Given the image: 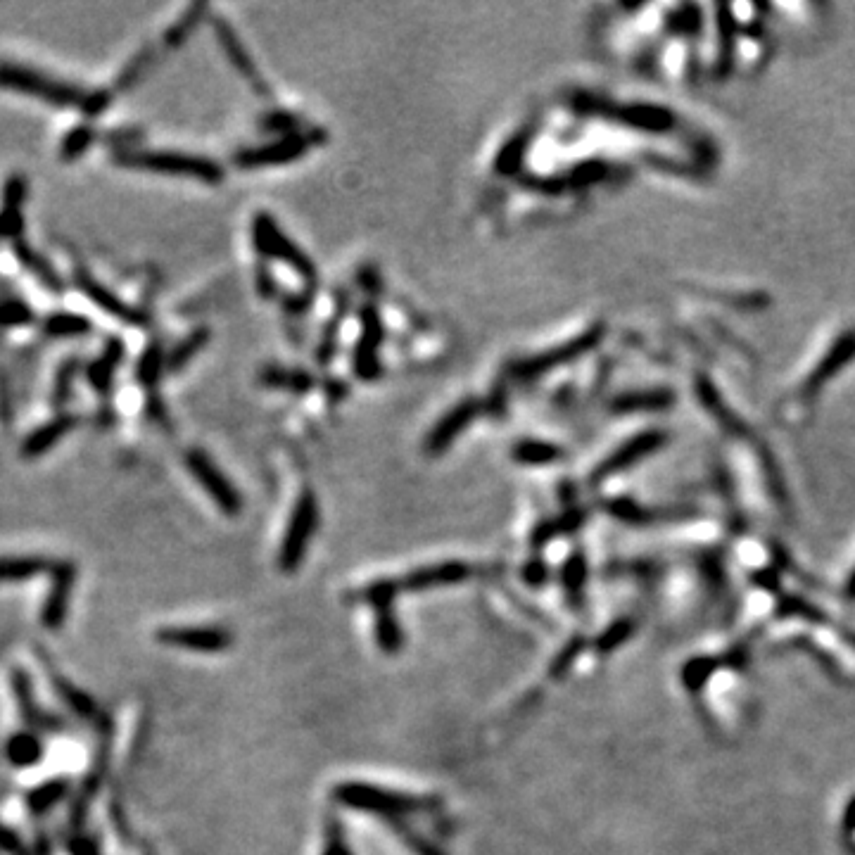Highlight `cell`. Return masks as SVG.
Segmentation results:
<instances>
[{
    "mask_svg": "<svg viewBox=\"0 0 855 855\" xmlns=\"http://www.w3.org/2000/svg\"><path fill=\"white\" fill-rule=\"evenodd\" d=\"M333 798L347 808L378 815L380 820L390 822V825L392 822H402L404 817L411 813H423V810H433L440 806V801H435V798L399 794V791L359 782L338 784V787L333 789Z\"/></svg>",
    "mask_w": 855,
    "mask_h": 855,
    "instance_id": "cell-1",
    "label": "cell"
},
{
    "mask_svg": "<svg viewBox=\"0 0 855 855\" xmlns=\"http://www.w3.org/2000/svg\"><path fill=\"white\" fill-rule=\"evenodd\" d=\"M117 162L131 169L155 171L164 176H183V179H198L202 183H219L224 179V169L214 160L186 152L169 150H126L119 152Z\"/></svg>",
    "mask_w": 855,
    "mask_h": 855,
    "instance_id": "cell-2",
    "label": "cell"
},
{
    "mask_svg": "<svg viewBox=\"0 0 855 855\" xmlns=\"http://www.w3.org/2000/svg\"><path fill=\"white\" fill-rule=\"evenodd\" d=\"M0 88L17 91L55 107H72L84 103L86 93L67 81L38 72V69L15 65V62H0Z\"/></svg>",
    "mask_w": 855,
    "mask_h": 855,
    "instance_id": "cell-3",
    "label": "cell"
},
{
    "mask_svg": "<svg viewBox=\"0 0 855 855\" xmlns=\"http://www.w3.org/2000/svg\"><path fill=\"white\" fill-rule=\"evenodd\" d=\"M316 528H319V504H316L312 490H304L300 499H297L288 528H285L281 554H278V566H281L283 573H295L304 556H307V547L312 542Z\"/></svg>",
    "mask_w": 855,
    "mask_h": 855,
    "instance_id": "cell-4",
    "label": "cell"
},
{
    "mask_svg": "<svg viewBox=\"0 0 855 855\" xmlns=\"http://www.w3.org/2000/svg\"><path fill=\"white\" fill-rule=\"evenodd\" d=\"M186 466L188 471L193 473V478L202 485V490L212 497V502L217 504L226 516H238L240 509H243V499H240V494L236 487H233L231 480L219 471L217 464H214L205 452H200V449L188 452Z\"/></svg>",
    "mask_w": 855,
    "mask_h": 855,
    "instance_id": "cell-5",
    "label": "cell"
},
{
    "mask_svg": "<svg viewBox=\"0 0 855 855\" xmlns=\"http://www.w3.org/2000/svg\"><path fill=\"white\" fill-rule=\"evenodd\" d=\"M255 245L257 250L262 252L264 257L271 259H281V262L290 264L293 269L300 271L304 276H314V266L309 262L307 255H302L300 250H297V245L290 240L288 236H283L281 231H278V224L274 219L269 217V214H259L255 219Z\"/></svg>",
    "mask_w": 855,
    "mask_h": 855,
    "instance_id": "cell-6",
    "label": "cell"
},
{
    "mask_svg": "<svg viewBox=\"0 0 855 855\" xmlns=\"http://www.w3.org/2000/svg\"><path fill=\"white\" fill-rule=\"evenodd\" d=\"M157 639L164 646H174V649L195 651V654H221V651L231 649V632L224 627H162L157 632Z\"/></svg>",
    "mask_w": 855,
    "mask_h": 855,
    "instance_id": "cell-7",
    "label": "cell"
},
{
    "mask_svg": "<svg viewBox=\"0 0 855 855\" xmlns=\"http://www.w3.org/2000/svg\"><path fill=\"white\" fill-rule=\"evenodd\" d=\"M665 442V435L661 430H646V433H639L632 437L630 442H625V445H620L616 452H613L604 464L597 466V471H594V483H604V480L613 478V475H618L620 471H625V468H632L639 461L646 459L649 454H654L658 447H661Z\"/></svg>",
    "mask_w": 855,
    "mask_h": 855,
    "instance_id": "cell-8",
    "label": "cell"
},
{
    "mask_svg": "<svg viewBox=\"0 0 855 855\" xmlns=\"http://www.w3.org/2000/svg\"><path fill=\"white\" fill-rule=\"evenodd\" d=\"M50 575H53V580H50V592L46 597V604H43L41 623L46 625L48 630H60L69 611V599H72V589L76 582V568L72 563H57V566L50 568Z\"/></svg>",
    "mask_w": 855,
    "mask_h": 855,
    "instance_id": "cell-9",
    "label": "cell"
},
{
    "mask_svg": "<svg viewBox=\"0 0 855 855\" xmlns=\"http://www.w3.org/2000/svg\"><path fill=\"white\" fill-rule=\"evenodd\" d=\"M76 285H79V290L88 297V300L98 304V307L110 316H117L119 321L129 323V326H143V323L148 321V316H145L143 312H138L133 304L124 302L119 295H114L110 288H105V285L100 283L98 278H93L91 274H88L86 269L76 271Z\"/></svg>",
    "mask_w": 855,
    "mask_h": 855,
    "instance_id": "cell-10",
    "label": "cell"
},
{
    "mask_svg": "<svg viewBox=\"0 0 855 855\" xmlns=\"http://www.w3.org/2000/svg\"><path fill=\"white\" fill-rule=\"evenodd\" d=\"M599 338H601V328L587 331L585 335H580V338L566 342V345H559V347H554V350H547V352L537 354V357L528 359L525 364L518 366V373H521V376H540V373L559 369V366L568 364L570 359L580 357V354L592 350V347L599 342Z\"/></svg>",
    "mask_w": 855,
    "mask_h": 855,
    "instance_id": "cell-11",
    "label": "cell"
},
{
    "mask_svg": "<svg viewBox=\"0 0 855 855\" xmlns=\"http://www.w3.org/2000/svg\"><path fill=\"white\" fill-rule=\"evenodd\" d=\"M473 573H475L473 566H468L464 561H445V563H437V566H428V568L416 570V573H411L409 578L404 580V587L411 589V592H423V589L464 582L471 578Z\"/></svg>",
    "mask_w": 855,
    "mask_h": 855,
    "instance_id": "cell-12",
    "label": "cell"
},
{
    "mask_svg": "<svg viewBox=\"0 0 855 855\" xmlns=\"http://www.w3.org/2000/svg\"><path fill=\"white\" fill-rule=\"evenodd\" d=\"M475 414H478V404H475L473 399H466V402H461L459 407H454L452 411H449V414L442 418V421L437 423L433 430H430L428 442H426L428 452L437 454V452H442L445 447L452 445V442L456 440V435L464 433V430L468 428V423H471L475 418Z\"/></svg>",
    "mask_w": 855,
    "mask_h": 855,
    "instance_id": "cell-13",
    "label": "cell"
},
{
    "mask_svg": "<svg viewBox=\"0 0 855 855\" xmlns=\"http://www.w3.org/2000/svg\"><path fill=\"white\" fill-rule=\"evenodd\" d=\"M304 150H307V141H304V138H300V136H288V138H281V141H276V143L264 145V148L240 152L236 162L240 164V167H264V164H285V162H293L300 155H304Z\"/></svg>",
    "mask_w": 855,
    "mask_h": 855,
    "instance_id": "cell-14",
    "label": "cell"
},
{
    "mask_svg": "<svg viewBox=\"0 0 855 855\" xmlns=\"http://www.w3.org/2000/svg\"><path fill=\"white\" fill-rule=\"evenodd\" d=\"M380 340H383V326H380L376 312H373V309H366L359 347H357V354H354V369H357L359 376L373 378L378 373Z\"/></svg>",
    "mask_w": 855,
    "mask_h": 855,
    "instance_id": "cell-15",
    "label": "cell"
},
{
    "mask_svg": "<svg viewBox=\"0 0 855 855\" xmlns=\"http://www.w3.org/2000/svg\"><path fill=\"white\" fill-rule=\"evenodd\" d=\"M24 195H27V181L22 176H10L0 205V238H15L22 231Z\"/></svg>",
    "mask_w": 855,
    "mask_h": 855,
    "instance_id": "cell-16",
    "label": "cell"
},
{
    "mask_svg": "<svg viewBox=\"0 0 855 855\" xmlns=\"http://www.w3.org/2000/svg\"><path fill=\"white\" fill-rule=\"evenodd\" d=\"M76 423H79V418L76 416H69V414L55 416L53 421L43 423V426L36 428L34 433H29V437L22 445V454L27 456V459H36V456L48 452L50 447H55L57 442H60L62 437L76 426Z\"/></svg>",
    "mask_w": 855,
    "mask_h": 855,
    "instance_id": "cell-17",
    "label": "cell"
},
{
    "mask_svg": "<svg viewBox=\"0 0 855 855\" xmlns=\"http://www.w3.org/2000/svg\"><path fill=\"white\" fill-rule=\"evenodd\" d=\"M855 357V335H846V338H841L832 350L827 352V357L822 359V364L817 366V369L810 373L808 383H806V392H815L820 390L822 385L827 383L829 378L834 376V373H839L844 366Z\"/></svg>",
    "mask_w": 855,
    "mask_h": 855,
    "instance_id": "cell-18",
    "label": "cell"
},
{
    "mask_svg": "<svg viewBox=\"0 0 855 855\" xmlns=\"http://www.w3.org/2000/svg\"><path fill=\"white\" fill-rule=\"evenodd\" d=\"M620 119H623L625 124L635 126V129L651 131V133L668 131L670 126H673V114L663 110V107H654V105L623 107V110H620Z\"/></svg>",
    "mask_w": 855,
    "mask_h": 855,
    "instance_id": "cell-19",
    "label": "cell"
},
{
    "mask_svg": "<svg viewBox=\"0 0 855 855\" xmlns=\"http://www.w3.org/2000/svg\"><path fill=\"white\" fill-rule=\"evenodd\" d=\"M122 357H124L122 340L114 338V340L107 342L103 354H100V357L95 359V364H91V369H88V380H91V385L95 390L110 388L114 373H117L119 364H122Z\"/></svg>",
    "mask_w": 855,
    "mask_h": 855,
    "instance_id": "cell-20",
    "label": "cell"
},
{
    "mask_svg": "<svg viewBox=\"0 0 855 855\" xmlns=\"http://www.w3.org/2000/svg\"><path fill=\"white\" fill-rule=\"evenodd\" d=\"M53 568L46 559L38 556H3L0 559V582H24L36 578V575L48 573Z\"/></svg>",
    "mask_w": 855,
    "mask_h": 855,
    "instance_id": "cell-21",
    "label": "cell"
},
{
    "mask_svg": "<svg viewBox=\"0 0 855 855\" xmlns=\"http://www.w3.org/2000/svg\"><path fill=\"white\" fill-rule=\"evenodd\" d=\"M373 611H376L378 646L385 651V654H397V651L402 649V630H399V623L395 613H392V606H378L373 608Z\"/></svg>",
    "mask_w": 855,
    "mask_h": 855,
    "instance_id": "cell-22",
    "label": "cell"
},
{
    "mask_svg": "<svg viewBox=\"0 0 855 855\" xmlns=\"http://www.w3.org/2000/svg\"><path fill=\"white\" fill-rule=\"evenodd\" d=\"M207 340H209L207 328H198V331L190 333L188 338H183L167 357V369L169 371H181L183 366H186L188 361L193 359L195 354H198L202 347L207 345Z\"/></svg>",
    "mask_w": 855,
    "mask_h": 855,
    "instance_id": "cell-23",
    "label": "cell"
},
{
    "mask_svg": "<svg viewBox=\"0 0 855 855\" xmlns=\"http://www.w3.org/2000/svg\"><path fill=\"white\" fill-rule=\"evenodd\" d=\"M217 36H219L221 46L226 48L228 57H231V60H233V65H236L243 74L250 76V79H255L257 72H255V67H252L250 55L245 53L243 43L238 41L236 34H233V29L228 27V24H224V22H217Z\"/></svg>",
    "mask_w": 855,
    "mask_h": 855,
    "instance_id": "cell-24",
    "label": "cell"
},
{
    "mask_svg": "<svg viewBox=\"0 0 855 855\" xmlns=\"http://www.w3.org/2000/svg\"><path fill=\"white\" fill-rule=\"evenodd\" d=\"M46 331L57 338H74V335H86L91 331V321L79 314H53L46 319Z\"/></svg>",
    "mask_w": 855,
    "mask_h": 855,
    "instance_id": "cell-25",
    "label": "cell"
},
{
    "mask_svg": "<svg viewBox=\"0 0 855 855\" xmlns=\"http://www.w3.org/2000/svg\"><path fill=\"white\" fill-rule=\"evenodd\" d=\"M513 456H516L518 461H523V464L540 466V464H551V461H556L561 456V452L554 445H549V442L525 440L521 445H516Z\"/></svg>",
    "mask_w": 855,
    "mask_h": 855,
    "instance_id": "cell-26",
    "label": "cell"
},
{
    "mask_svg": "<svg viewBox=\"0 0 855 855\" xmlns=\"http://www.w3.org/2000/svg\"><path fill=\"white\" fill-rule=\"evenodd\" d=\"M167 366V357L162 354L160 345H150L148 350L143 352L141 361H138V380L145 385V388L152 390L157 385V380L162 376V369Z\"/></svg>",
    "mask_w": 855,
    "mask_h": 855,
    "instance_id": "cell-27",
    "label": "cell"
},
{
    "mask_svg": "<svg viewBox=\"0 0 855 855\" xmlns=\"http://www.w3.org/2000/svg\"><path fill=\"white\" fill-rule=\"evenodd\" d=\"M93 141H95V133L91 126H76V129H72L65 138H62V145H60L62 160L67 162L79 160V157L91 148Z\"/></svg>",
    "mask_w": 855,
    "mask_h": 855,
    "instance_id": "cell-28",
    "label": "cell"
},
{
    "mask_svg": "<svg viewBox=\"0 0 855 855\" xmlns=\"http://www.w3.org/2000/svg\"><path fill=\"white\" fill-rule=\"evenodd\" d=\"M673 404L670 392H639V395H625L616 402L618 411H637V409H665Z\"/></svg>",
    "mask_w": 855,
    "mask_h": 855,
    "instance_id": "cell-29",
    "label": "cell"
},
{
    "mask_svg": "<svg viewBox=\"0 0 855 855\" xmlns=\"http://www.w3.org/2000/svg\"><path fill=\"white\" fill-rule=\"evenodd\" d=\"M8 758L12 760V765H34L38 758H41V744L34 737H29V734H19L10 741L8 746Z\"/></svg>",
    "mask_w": 855,
    "mask_h": 855,
    "instance_id": "cell-30",
    "label": "cell"
},
{
    "mask_svg": "<svg viewBox=\"0 0 855 855\" xmlns=\"http://www.w3.org/2000/svg\"><path fill=\"white\" fill-rule=\"evenodd\" d=\"M585 580H587L585 556H580V554L570 556L566 568H563V587H566V594L570 599H575L582 592V585H585Z\"/></svg>",
    "mask_w": 855,
    "mask_h": 855,
    "instance_id": "cell-31",
    "label": "cell"
},
{
    "mask_svg": "<svg viewBox=\"0 0 855 855\" xmlns=\"http://www.w3.org/2000/svg\"><path fill=\"white\" fill-rule=\"evenodd\" d=\"M632 632H635V623H632V620H620V623L611 625L604 635L599 637L597 651L599 654H611V651H616L620 644L632 637Z\"/></svg>",
    "mask_w": 855,
    "mask_h": 855,
    "instance_id": "cell-32",
    "label": "cell"
},
{
    "mask_svg": "<svg viewBox=\"0 0 855 855\" xmlns=\"http://www.w3.org/2000/svg\"><path fill=\"white\" fill-rule=\"evenodd\" d=\"M202 10H205L202 5H195V8H190L186 15H183L179 22L174 24V27H169L167 34H164V41H167V46H181V43L186 41L190 31L198 27Z\"/></svg>",
    "mask_w": 855,
    "mask_h": 855,
    "instance_id": "cell-33",
    "label": "cell"
},
{
    "mask_svg": "<svg viewBox=\"0 0 855 855\" xmlns=\"http://www.w3.org/2000/svg\"><path fill=\"white\" fill-rule=\"evenodd\" d=\"M65 789L67 787L62 782H48L43 784V787H38L29 798L31 810H34V813H43V810H48L55 801H60V796L65 794Z\"/></svg>",
    "mask_w": 855,
    "mask_h": 855,
    "instance_id": "cell-34",
    "label": "cell"
},
{
    "mask_svg": "<svg viewBox=\"0 0 855 855\" xmlns=\"http://www.w3.org/2000/svg\"><path fill=\"white\" fill-rule=\"evenodd\" d=\"M580 523H582V516H580V513H575V511L568 513V516H563L561 521H549L547 525H542V528L537 530L535 542L537 544H544V542L554 540V537L563 535V532H570L573 528H578Z\"/></svg>",
    "mask_w": 855,
    "mask_h": 855,
    "instance_id": "cell-35",
    "label": "cell"
},
{
    "mask_svg": "<svg viewBox=\"0 0 855 855\" xmlns=\"http://www.w3.org/2000/svg\"><path fill=\"white\" fill-rule=\"evenodd\" d=\"M525 141H528V136H518L513 138V141L506 145V148L499 152V160H497V169L502 171V174H511V169H516L518 164L523 160V152H525Z\"/></svg>",
    "mask_w": 855,
    "mask_h": 855,
    "instance_id": "cell-36",
    "label": "cell"
},
{
    "mask_svg": "<svg viewBox=\"0 0 855 855\" xmlns=\"http://www.w3.org/2000/svg\"><path fill=\"white\" fill-rule=\"evenodd\" d=\"M17 255H19V257H22V259H24V262H27V264H29V269H34V271H36V274H38V276H41V278H43V281H46V283L50 285V288H55V290H57V288H60V278H57V276L53 274V271H50V266H48L46 262H43V259H41V257H36V255H34V252H29V250H27V245H24V243H19V245H17Z\"/></svg>",
    "mask_w": 855,
    "mask_h": 855,
    "instance_id": "cell-37",
    "label": "cell"
},
{
    "mask_svg": "<svg viewBox=\"0 0 855 855\" xmlns=\"http://www.w3.org/2000/svg\"><path fill=\"white\" fill-rule=\"evenodd\" d=\"M580 651H582V639H575V642L566 644V649L561 651L559 658H556L554 665H551V675H554V677H561L563 673H566V670L570 668V665H573L575 658H578Z\"/></svg>",
    "mask_w": 855,
    "mask_h": 855,
    "instance_id": "cell-38",
    "label": "cell"
},
{
    "mask_svg": "<svg viewBox=\"0 0 855 855\" xmlns=\"http://www.w3.org/2000/svg\"><path fill=\"white\" fill-rule=\"evenodd\" d=\"M604 174H606V169L601 167V164L589 162V164H582V167L575 169L573 181L575 183H594V181H599Z\"/></svg>",
    "mask_w": 855,
    "mask_h": 855,
    "instance_id": "cell-39",
    "label": "cell"
},
{
    "mask_svg": "<svg viewBox=\"0 0 855 855\" xmlns=\"http://www.w3.org/2000/svg\"><path fill=\"white\" fill-rule=\"evenodd\" d=\"M107 103H110V93L98 91V93H86V98H84V103H81V107H84L86 114H98Z\"/></svg>",
    "mask_w": 855,
    "mask_h": 855,
    "instance_id": "cell-40",
    "label": "cell"
},
{
    "mask_svg": "<svg viewBox=\"0 0 855 855\" xmlns=\"http://www.w3.org/2000/svg\"><path fill=\"white\" fill-rule=\"evenodd\" d=\"M326 855H350V851H347V846H345V839H342V832L338 827H333L331 832H328Z\"/></svg>",
    "mask_w": 855,
    "mask_h": 855,
    "instance_id": "cell-41",
    "label": "cell"
},
{
    "mask_svg": "<svg viewBox=\"0 0 855 855\" xmlns=\"http://www.w3.org/2000/svg\"><path fill=\"white\" fill-rule=\"evenodd\" d=\"M525 580L532 582V585H542L544 578H547V568L542 566V563H532V566L525 568Z\"/></svg>",
    "mask_w": 855,
    "mask_h": 855,
    "instance_id": "cell-42",
    "label": "cell"
},
{
    "mask_svg": "<svg viewBox=\"0 0 855 855\" xmlns=\"http://www.w3.org/2000/svg\"><path fill=\"white\" fill-rule=\"evenodd\" d=\"M74 855H98L93 844H88V841H79V844L74 846Z\"/></svg>",
    "mask_w": 855,
    "mask_h": 855,
    "instance_id": "cell-43",
    "label": "cell"
},
{
    "mask_svg": "<svg viewBox=\"0 0 855 855\" xmlns=\"http://www.w3.org/2000/svg\"><path fill=\"white\" fill-rule=\"evenodd\" d=\"M846 827L855 829V798L851 801V806L846 810Z\"/></svg>",
    "mask_w": 855,
    "mask_h": 855,
    "instance_id": "cell-44",
    "label": "cell"
},
{
    "mask_svg": "<svg viewBox=\"0 0 855 855\" xmlns=\"http://www.w3.org/2000/svg\"><path fill=\"white\" fill-rule=\"evenodd\" d=\"M846 592H848V597H851V599H855V573L851 575V580H848V587H846Z\"/></svg>",
    "mask_w": 855,
    "mask_h": 855,
    "instance_id": "cell-45",
    "label": "cell"
}]
</instances>
